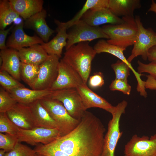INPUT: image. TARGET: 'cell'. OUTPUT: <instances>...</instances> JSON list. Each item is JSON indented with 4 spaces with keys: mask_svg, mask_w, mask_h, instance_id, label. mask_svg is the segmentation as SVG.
I'll return each instance as SVG.
<instances>
[{
    "mask_svg": "<svg viewBox=\"0 0 156 156\" xmlns=\"http://www.w3.org/2000/svg\"><path fill=\"white\" fill-rule=\"evenodd\" d=\"M105 131L101 120L86 110L74 129L47 144L50 156H101Z\"/></svg>",
    "mask_w": 156,
    "mask_h": 156,
    "instance_id": "6da1fadb",
    "label": "cell"
},
{
    "mask_svg": "<svg viewBox=\"0 0 156 156\" xmlns=\"http://www.w3.org/2000/svg\"><path fill=\"white\" fill-rule=\"evenodd\" d=\"M97 54L88 42L74 44L66 50L62 59L77 72L87 84L90 73L92 62Z\"/></svg>",
    "mask_w": 156,
    "mask_h": 156,
    "instance_id": "7a4b0ae2",
    "label": "cell"
},
{
    "mask_svg": "<svg viewBox=\"0 0 156 156\" xmlns=\"http://www.w3.org/2000/svg\"><path fill=\"white\" fill-rule=\"evenodd\" d=\"M124 22L120 24L104 25L102 27L109 37L107 40L111 44L126 49L133 45L138 31L134 16L123 17Z\"/></svg>",
    "mask_w": 156,
    "mask_h": 156,
    "instance_id": "3957f363",
    "label": "cell"
},
{
    "mask_svg": "<svg viewBox=\"0 0 156 156\" xmlns=\"http://www.w3.org/2000/svg\"><path fill=\"white\" fill-rule=\"evenodd\" d=\"M40 101L57 124L61 136L71 132L79 124L81 120L75 119L70 116L60 101L49 96Z\"/></svg>",
    "mask_w": 156,
    "mask_h": 156,
    "instance_id": "277c9868",
    "label": "cell"
},
{
    "mask_svg": "<svg viewBox=\"0 0 156 156\" xmlns=\"http://www.w3.org/2000/svg\"><path fill=\"white\" fill-rule=\"evenodd\" d=\"M127 102L123 100L115 106L109 122L108 130L104 136L103 149L101 156H114L116 147L122 134L120 128V122L122 114L125 113Z\"/></svg>",
    "mask_w": 156,
    "mask_h": 156,
    "instance_id": "5b68a950",
    "label": "cell"
},
{
    "mask_svg": "<svg viewBox=\"0 0 156 156\" xmlns=\"http://www.w3.org/2000/svg\"><path fill=\"white\" fill-rule=\"evenodd\" d=\"M135 19L138 31L131 54L127 59L130 63L139 55L141 56L144 60H146L149 50L156 45V32L151 28H145L139 16H135Z\"/></svg>",
    "mask_w": 156,
    "mask_h": 156,
    "instance_id": "8992f818",
    "label": "cell"
},
{
    "mask_svg": "<svg viewBox=\"0 0 156 156\" xmlns=\"http://www.w3.org/2000/svg\"><path fill=\"white\" fill-rule=\"evenodd\" d=\"M71 27L68 33L66 50L79 42L90 41L100 38H109L102 27L90 26L81 19Z\"/></svg>",
    "mask_w": 156,
    "mask_h": 156,
    "instance_id": "52a82bcc",
    "label": "cell"
},
{
    "mask_svg": "<svg viewBox=\"0 0 156 156\" xmlns=\"http://www.w3.org/2000/svg\"><path fill=\"white\" fill-rule=\"evenodd\" d=\"M49 96L62 102L70 115L75 119L80 120L86 111L76 89L53 91Z\"/></svg>",
    "mask_w": 156,
    "mask_h": 156,
    "instance_id": "ba28073f",
    "label": "cell"
},
{
    "mask_svg": "<svg viewBox=\"0 0 156 156\" xmlns=\"http://www.w3.org/2000/svg\"><path fill=\"white\" fill-rule=\"evenodd\" d=\"M61 136L60 131L57 129L38 127L28 130L20 128L17 135L18 142L35 146L39 143L48 144Z\"/></svg>",
    "mask_w": 156,
    "mask_h": 156,
    "instance_id": "9c48e42d",
    "label": "cell"
},
{
    "mask_svg": "<svg viewBox=\"0 0 156 156\" xmlns=\"http://www.w3.org/2000/svg\"><path fill=\"white\" fill-rule=\"evenodd\" d=\"M59 58L56 55H49L47 58L40 65L38 75L31 88L32 89H50L58 75Z\"/></svg>",
    "mask_w": 156,
    "mask_h": 156,
    "instance_id": "30bf717a",
    "label": "cell"
},
{
    "mask_svg": "<svg viewBox=\"0 0 156 156\" xmlns=\"http://www.w3.org/2000/svg\"><path fill=\"white\" fill-rule=\"evenodd\" d=\"M124 153L125 156H156V134L150 138L134 134L125 145Z\"/></svg>",
    "mask_w": 156,
    "mask_h": 156,
    "instance_id": "8fae6325",
    "label": "cell"
},
{
    "mask_svg": "<svg viewBox=\"0 0 156 156\" xmlns=\"http://www.w3.org/2000/svg\"><path fill=\"white\" fill-rule=\"evenodd\" d=\"M58 70L57 77L50 88L52 91L76 89L84 83L78 73L62 59L60 61Z\"/></svg>",
    "mask_w": 156,
    "mask_h": 156,
    "instance_id": "7c38bea8",
    "label": "cell"
},
{
    "mask_svg": "<svg viewBox=\"0 0 156 156\" xmlns=\"http://www.w3.org/2000/svg\"><path fill=\"white\" fill-rule=\"evenodd\" d=\"M80 19L94 27L107 23L117 25L124 22L122 18L113 14L108 8L90 9L84 14Z\"/></svg>",
    "mask_w": 156,
    "mask_h": 156,
    "instance_id": "4fadbf2b",
    "label": "cell"
},
{
    "mask_svg": "<svg viewBox=\"0 0 156 156\" xmlns=\"http://www.w3.org/2000/svg\"><path fill=\"white\" fill-rule=\"evenodd\" d=\"M24 25L23 22L16 25L7 41L6 45L8 48L18 51L25 47L44 42L39 36L36 35L31 36L26 34L23 29Z\"/></svg>",
    "mask_w": 156,
    "mask_h": 156,
    "instance_id": "5bb4252c",
    "label": "cell"
},
{
    "mask_svg": "<svg viewBox=\"0 0 156 156\" xmlns=\"http://www.w3.org/2000/svg\"><path fill=\"white\" fill-rule=\"evenodd\" d=\"M82 100L85 109L98 107L103 109L111 114L114 112L115 106H112L105 99L93 92L87 86L83 83L76 88Z\"/></svg>",
    "mask_w": 156,
    "mask_h": 156,
    "instance_id": "9a60e30c",
    "label": "cell"
},
{
    "mask_svg": "<svg viewBox=\"0 0 156 156\" xmlns=\"http://www.w3.org/2000/svg\"><path fill=\"white\" fill-rule=\"evenodd\" d=\"M6 113L10 119L20 129L28 130L36 127L28 105L18 103Z\"/></svg>",
    "mask_w": 156,
    "mask_h": 156,
    "instance_id": "2e32d148",
    "label": "cell"
},
{
    "mask_svg": "<svg viewBox=\"0 0 156 156\" xmlns=\"http://www.w3.org/2000/svg\"><path fill=\"white\" fill-rule=\"evenodd\" d=\"M0 57L2 60L0 70L7 72L20 81L21 79V69L22 62L18 51L10 48L1 50Z\"/></svg>",
    "mask_w": 156,
    "mask_h": 156,
    "instance_id": "e0dca14e",
    "label": "cell"
},
{
    "mask_svg": "<svg viewBox=\"0 0 156 156\" xmlns=\"http://www.w3.org/2000/svg\"><path fill=\"white\" fill-rule=\"evenodd\" d=\"M47 12L44 9L25 20L24 26L34 30L44 41L47 42L55 32L47 25L46 21Z\"/></svg>",
    "mask_w": 156,
    "mask_h": 156,
    "instance_id": "ac0fdd59",
    "label": "cell"
},
{
    "mask_svg": "<svg viewBox=\"0 0 156 156\" xmlns=\"http://www.w3.org/2000/svg\"><path fill=\"white\" fill-rule=\"evenodd\" d=\"M53 91L51 89L36 90L24 87L15 89L9 93L18 103L29 105L50 95Z\"/></svg>",
    "mask_w": 156,
    "mask_h": 156,
    "instance_id": "d6986e66",
    "label": "cell"
},
{
    "mask_svg": "<svg viewBox=\"0 0 156 156\" xmlns=\"http://www.w3.org/2000/svg\"><path fill=\"white\" fill-rule=\"evenodd\" d=\"M13 9L25 20L43 9L42 0H10Z\"/></svg>",
    "mask_w": 156,
    "mask_h": 156,
    "instance_id": "ffe728a7",
    "label": "cell"
},
{
    "mask_svg": "<svg viewBox=\"0 0 156 156\" xmlns=\"http://www.w3.org/2000/svg\"><path fill=\"white\" fill-rule=\"evenodd\" d=\"M18 51L22 62L36 65H40L49 55L39 44L22 48Z\"/></svg>",
    "mask_w": 156,
    "mask_h": 156,
    "instance_id": "44dd1931",
    "label": "cell"
},
{
    "mask_svg": "<svg viewBox=\"0 0 156 156\" xmlns=\"http://www.w3.org/2000/svg\"><path fill=\"white\" fill-rule=\"evenodd\" d=\"M28 105L36 127L57 129L59 130L57 124L41 104L40 100L34 102Z\"/></svg>",
    "mask_w": 156,
    "mask_h": 156,
    "instance_id": "7402d4cb",
    "label": "cell"
},
{
    "mask_svg": "<svg viewBox=\"0 0 156 156\" xmlns=\"http://www.w3.org/2000/svg\"><path fill=\"white\" fill-rule=\"evenodd\" d=\"M141 6L140 0H109L108 8L119 17L134 16V11Z\"/></svg>",
    "mask_w": 156,
    "mask_h": 156,
    "instance_id": "603a6c76",
    "label": "cell"
},
{
    "mask_svg": "<svg viewBox=\"0 0 156 156\" xmlns=\"http://www.w3.org/2000/svg\"><path fill=\"white\" fill-rule=\"evenodd\" d=\"M57 34L51 40L41 44L49 55H54L60 58L61 57L62 49L65 47L68 38V33L65 28L56 24Z\"/></svg>",
    "mask_w": 156,
    "mask_h": 156,
    "instance_id": "cb8c5ba5",
    "label": "cell"
},
{
    "mask_svg": "<svg viewBox=\"0 0 156 156\" xmlns=\"http://www.w3.org/2000/svg\"><path fill=\"white\" fill-rule=\"evenodd\" d=\"M109 0H87L81 9L71 20L65 22H62L55 20L56 24H58L67 29L71 27L81 18L90 9L103 8H108Z\"/></svg>",
    "mask_w": 156,
    "mask_h": 156,
    "instance_id": "d4e9b609",
    "label": "cell"
},
{
    "mask_svg": "<svg viewBox=\"0 0 156 156\" xmlns=\"http://www.w3.org/2000/svg\"><path fill=\"white\" fill-rule=\"evenodd\" d=\"M93 48L97 54L107 53L114 55L128 65L132 71H134L135 70L131 63L128 62L124 55L123 52L126 49L109 44L104 39L99 40L94 45Z\"/></svg>",
    "mask_w": 156,
    "mask_h": 156,
    "instance_id": "484cf974",
    "label": "cell"
},
{
    "mask_svg": "<svg viewBox=\"0 0 156 156\" xmlns=\"http://www.w3.org/2000/svg\"><path fill=\"white\" fill-rule=\"evenodd\" d=\"M19 16L13 9L9 0L0 1V29H5Z\"/></svg>",
    "mask_w": 156,
    "mask_h": 156,
    "instance_id": "4316f807",
    "label": "cell"
},
{
    "mask_svg": "<svg viewBox=\"0 0 156 156\" xmlns=\"http://www.w3.org/2000/svg\"><path fill=\"white\" fill-rule=\"evenodd\" d=\"M40 65L21 63V79L31 88L38 77Z\"/></svg>",
    "mask_w": 156,
    "mask_h": 156,
    "instance_id": "83f0119b",
    "label": "cell"
},
{
    "mask_svg": "<svg viewBox=\"0 0 156 156\" xmlns=\"http://www.w3.org/2000/svg\"><path fill=\"white\" fill-rule=\"evenodd\" d=\"M0 84L1 87L9 93L15 89L25 87L19 81L3 70H0Z\"/></svg>",
    "mask_w": 156,
    "mask_h": 156,
    "instance_id": "f1b7e54d",
    "label": "cell"
},
{
    "mask_svg": "<svg viewBox=\"0 0 156 156\" xmlns=\"http://www.w3.org/2000/svg\"><path fill=\"white\" fill-rule=\"evenodd\" d=\"M20 128L9 118L6 112H0V132L17 136Z\"/></svg>",
    "mask_w": 156,
    "mask_h": 156,
    "instance_id": "f546056e",
    "label": "cell"
},
{
    "mask_svg": "<svg viewBox=\"0 0 156 156\" xmlns=\"http://www.w3.org/2000/svg\"><path fill=\"white\" fill-rule=\"evenodd\" d=\"M18 103L10 93L1 87L0 88V112H6Z\"/></svg>",
    "mask_w": 156,
    "mask_h": 156,
    "instance_id": "4dcf8cb0",
    "label": "cell"
},
{
    "mask_svg": "<svg viewBox=\"0 0 156 156\" xmlns=\"http://www.w3.org/2000/svg\"><path fill=\"white\" fill-rule=\"evenodd\" d=\"M111 66L115 72L116 79L127 81V79L131 70L128 65L122 61L118 60L112 64Z\"/></svg>",
    "mask_w": 156,
    "mask_h": 156,
    "instance_id": "1f68e13d",
    "label": "cell"
},
{
    "mask_svg": "<svg viewBox=\"0 0 156 156\" xmlns=\"http://www.w3.org/2000/svg\"><path fill=\"white\" fill-rule=\"evenodd\" d=\"M36 154L34 149L18 142L11 151L5 153L4 156H36Z\"/></svg>",
    "mask_w": 156,
    "mask_h": 156,
    "instance_id": "d6a6232c",
    "label": "cell"
},
{
    "mask_svg": "<svg viewBox=\"0 0 156 156\" xmlns=\"http://www.w3.org/2000/svg\"><path fill=\"white\" fill-rule=\"evenodd\" d=\"M18 142L17 136L0 133V148L5 150L6 153L11 151Z\"/></svg>",
    "mask_w": 156,
    "mask_h": 156,
    "instance_id": "836d02e7",
    "label": "cell"
},
{
    "mask_svg": "<svg viewBox=\"0 0 156 156\" xmlns=\"http://www.w3.org/2000/svg\"><path fill=\"white\" fill-rule=\"evenodd\" d=\"M109 88L111 90L119 91L127 95L130 94L131 90V87L127 81L116 79L112 81Z\"/></svg>",
    "mask_w": 156,
    "mask_h": 156,
    "instance_id": "e575fe53",
    "label": "cell"
},
{
    "mask_svg": "<svg viewBox=\"0 0 156 156\" xmlns=\"http://www.w3.org/2000/svg\"><path fill=\"white\" fill-rule=\"evenodd\" d=\"M138 64L137 72L139 73H148L156 81V63L150 62L145 64L138 60Z\"/></svg>",
    "mask_w": 156,
    "mask_h": 156,
    "instance_id": "d590c367",
    "label": "cell"
},
{
    "mask_svg": "<svg viewBox=\"0 0 156 156\" xmlns=\"http://www.w3.org/2000/svg\"><path fill=\"white\" fill-rule=\"evenodd\" d=\"M88 79V85L91 88L96 89L101 87L104 84L103 74L100 72L94 73Z\"/></svg>",
    "mask_w": 156,
    "mask_h": 156,
    "instance_id": "8d00e7d4",
    "label": "cell"
},
{
    "mask_svg": "<svg viewBox=\"0 0 156 156\" xmlns=\"http://www.w3.org/2000/svg\"><path fill=\"white\" fill-rule=\"evenodd\" d=\"M14 25L11 26L6 29L0 30V49L1 50L5 49L8 48L5 44L6 39L8 34L12 29Z\"/></svg>",
    "mask_w": 156,
    "mask_h": 156,
    "instance_id": "74e56055",
    "label": "cell"
},
{
    "mask_svg": "<svg viewBox=\"0 0 156 156\" xmlns=\"http://www.w3.org/2000/svg\"><path fill=\"white\" fill-rule=\"evenodd\" d=\"M146 76L147 79L145 81V88L150 90H156V81L150 75Z\"/></svg>",
    "mask_w": 156,
    "mask_h": 156,
    "instance_id": "f35d334b",
    "label": "cell"
},
{
    "mask_svg": "<svg viewBox=\"0 0 156 156\" xmlns=\"http://www.w3.org/2000/svg\"><path fill=\"white\" fill-rule=\"evenodd\" d=\"M147 59L151 62L156 63V45L152 47L149 50Z\"/></svg>",
    "mask_w": 156,
    "mask_h": 156,
    "instance_id": "ab89813d",
    "label": "cell"
},
{
    "mask_svg": "<svg viewBox=\"0 0 156 156\" xmlns=\"http://www.w3.org/2000/svg\"><path fill=\"white\" fill-rule=\"evenodd\" d=\"M148 12H153L156 14V3L153 0L151 1V6L149 9Z\"/></svg>",
    "mask_w": 156,
    "mask_h": 156,
    "instance_id": "60d3db41",
    "label": "cell"
},
{
    "mask_svg": "<svg viewBox=\"0 0 156 156\" xmlns=\"http://www.w3.org/2000/svg\"><path fill=\"white\" fill-rule=\"evenodd\" d=\"M23 22V21L19 17L16 18L14 22V24H16V25L19 24Z\"/></svg>",
    "mask_w": 156,
    "mask_h": 156,
    "instance_id": "b9f144b4",
    "label": "cell"
},
{
    "mask_svg": "<svg viewBox=\"0 0 156 156\" xmlns=\"http://www.w3.org/2000/svg\"><path fill=\"white\" fill-rule=\"evenodd\" d=\"M5 153L6 152L5 150L3 149H0V156H4V155Z\"/></svg>",
    "mask_w": 156,
    "mask_h": 156,
    "instance_id": "7bdbcfd3",
    "label": "cell"
},
{
    "mask_svg": "<svg viewBox=\"0 0 156 156\" xmlns=\"http://www.w3.org/2000/svg\"><path fill=\"white\" fill-rule=\"evenodd\" d=\"M36 156H47L42 155V154L37 153Z\"/></svg>",
    "mask_w": 156,
    "mask_h": 156,
    "instance_id": "ee69618b",
    "label": "cell"
}]
</instances>
